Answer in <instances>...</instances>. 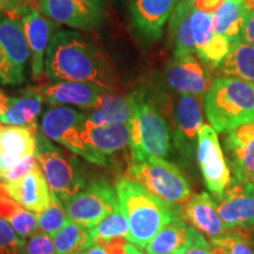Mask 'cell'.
<instances>
[{
  "label": "cell",
  "mask_w": 254,
  "mask_h": 254,
  "mask_svg": "<svg viewBox=\"0 0 254 254\" xmlns=\"http://www.w3.org/2000/svg\"><path fill=\"white\" fill-rule=\"evenodd\" d=\"M46 77L57 81L94 82L111 90L116 74L100 47L77 31H57L45 55Z\"/></svg>",
  "instance_id": "1"
},
{
  "label": "cell",
  "mask_w": 254,
  "mask_h": 254,
  "mask_svg": "<svg viewBox=\"0 0 254 254\" xmlns=\"http://www.w3.org/2000/svg\"><path fill=\"white\" fill-rule=\"evenodd\" d=\"M114 189L120 207L128 219V240L140 249H146L167 224L183 218L179 206L167 204L129 178L119 177Z\"/></svg>",
  "instance_id": "2"
},
{
  "label": "cell",
  "mask_w": 254,
  "mask_h": 254,
  "mask_svg": "<svg viewBox=\"0 0 254 254\" xmlns=\"http://www.w3.org/2000/svg\"><path fill=\"white\" fill-rule=\"evenodd\" d=\"M204 109L217 132H230L245 124H254V85L219 77L204 95Z\"/></svg>",
  "instance_id": "3"
},
{
  "label": "cell",
  "mask_w": 254,
  "mask_h": 254,
  "mask_svg": "<svg viewBox=\"0 0 254 254\" xmlns=\"http://www.w3.org/2000/svg\"><path fill=\"white\" fill-rule=\"evenodd\" d=\"M129 124L132 161L167 157L171 151L170 127L154 105L140 94H136L135 113Z\"/></svg>",
  "instance_id": "4"
},
{
  "label": "cell",
  "mask_w": 254,
  "mask_h": 254,
  "mask_svg": "<svg viewBox=\"0 0 254 254\" xmlns=\"http://www.w3.org/2000/svg\"><path fill=\"white\" fill-rule=\"evenodd\" d=\"M126 177L170 205H184L190 196V184L179 168L161 158L131 161Z\"/></svg>",
  "instance_id": "5"
},
{
  "label": "cell",
  "mask_w": 254,
  "mask_h": 254,
  "mask_svg": "<svg viewBox=\"0 0 254 254\" xmlns=\"http://www.w3.org/2000/svg\"><path fill=\"white\" fill-rule=\"evenodd\" d=\"M36 155L50 190L62 202L84 189L78 159L53 145L43 132H37Z\"/></svg>",
  "instance_id": "6"
},
{
  "label": "cell",
  "mask_w": 254,
  "mask_h": 254,
  "mask_svg": "<svg viewBox=\"0 0 254 254\" xmlns=\"http://www.w3.org/2000/svg\"><path fill=\"white\" fill-rule=\"evenodd\" d=\"M86 117L87 114L71 107L53 106L46 111L41 119V132L50 140L58 142L85 160L100 166L99 158L82 138Z\"/></svg>",
  "instance_id": "7"
},
{
  "label": "cell",
  "mask_w": 254,
  "mask_h": 254,
  "mask_svg": "<svg viewBox=\"0 0 254 254\" xmlns=\"http://www.w3.org/2000/svg\"><path fill=\"white\" fill-rule=\"evenodd\" d=\"M63 204L69 220L91 230L119 207V199L109 183L97 180L64 200Z\"/></svg>",
  "instance_id": "8"
},
{
  "label": "cell",
  "mask_w": 254,
  "mask_h": 254,
  "mask_svg": "<svg viewBox=\"0 0 254 254\" xmlns=\"http://www.w3.org/2000/svg\"><path fill=\"white\" fill-rule=\"evenodd\" d=\"M30 47L19 19L0 15V81L6 86H18L25 81V69Z\"/></svg>",
  "instance_id": "9"
},
{
  "label": "cell",
  "mask_w": 254,
  "mask_h": 254,
  "mask_svg": "<svg viewBox=\"0 0 254 254\" xmlns=\"http://www.w3.org/2000/svg\"><path fill=\"white\" fill-rule=\"evenodd\" d=\"M38 11L56 24L91 32L107 20L104 0H37Z\"/></svg>",
  "instance_id": "10"
},
{
  "label": "cell",
  "mask_w": 254,
  "mask_h": 254,
  "mask_svg": "<svg viewBox=\"0 0 254 254\" xmlns=\"http://www.w3.org/2000/svg\"><path fill=\"white\" fill-rule=\"evenodd\" d=\"M196 155L206 186L215 198L221 199L231 185L232 178L217 131L212 126L202 125L200 128Z\"/></svg>",
  "instance_id": "11"
},
{
  "label": "cell",
  "mask_w": 254,
  "mask_h": 254,
  "mask_svg": "<svg viewBox=\"0 0 254 254\" xmlns=\"http://www.w3.org/2000/svg\"><path fill=\"white\" fill-rule=\"evenodd\" d=\"M165 79L173 91L196 97H204L213 82L208 68L194 55L174 57L165 68Z\"/></svg>",
  "instance_id": "12"
},
{
  "label": "cell",
  "mask_w": 254,
  "mask_h": 254,
  "mask_svg": "<svg viewBox=\"0 0 254 254\" xmlns=\"http://www.w3.org/2000/svg\"><path fill=\"white\" fill-rule=\"evenodd\" d=\"M21 24L31 53L32 77L38 80L45 69V55L55 36L57 24L45 18L38 9L25 7L20 12Z\"/></svg>",
  "instance_id": "13"
},
{
  "label": "cell",
  "mask_w": 254,
  "mask_h": 254,
  "mask_svg": "<svg viewBox=\"0 0 254 254\" xmlns=\"http://www.w3.org/2000/svg\"><path fill=\"white\" fill-rule=\"evenodd\" d=\"M44 99L53 106L72 105L81 109H97L109 90L94 82L57 81L38 87Z\"/></svg>",
  "instance_id": "14"
},
{
  "label": "cell",
  "mask_w": 254,
  "mask_h": 254,
  "mask_svg": "<svg viewBox=\"0 0 254 254\" xmlns=\"http://www.w3.org/2000/svg\"><path fill=\"white\" fill-rule=\"evenodd\" d=\"M217 205L226 230L254 225V183H234Z\"/></svg>",
  "instance_id": "15"
},
{
  "label": "cell",
  "mask_w": 254,
  "mask_h": 254,
  "mask_svg": "<svg viewBox=\"0 0 254 254\" xmlns=\"http://www.w3.org/2000/svg\"><path fill=\"white\" fill-rule=\"evenodd\" d=\"M204 125L202 97L180 94L176 105V133L174 139L179 151L190 155L198 146V134Z\"/></svg>",
  "instance_id": "16"
},
{
  "label": "cell",
  "mask_w": 254,
  "mask_h": 254,
  "mask_svg": "<svg viewBox=\"0 0 254 254\" xmlns=\"http://www.w3.org/2000/svg\"><path fill=\"white\" fill-rule=\"evenodd\" d=\"M178 1L179 0H129L132 23L138 33L148 41L158 40Z\"/></svg>",
  "instance_id": "17"
},
{
  "label": "cell",
  "mask_w": 254,
  "mask_h": 254,
  "mask_svg": "<svg viewBox=\"0 0 254 254\" xmlns=\"http://www.w3.org/2000/svg\"><path fill=\"white\" fill-rule=\"evenodd\" d=\"M37 132L24 126L4 125L0 128V174L36 154Z\"/></svg>",
  "instance_id": "18"
},
{
  "label": "cell",
  "mask_w": 254,
  "mask_h": 254,
  "mask_svg": "<svg viewBox=\"0 0 254 254\" xmlns=\"http://www.w3.org/2000/svg\"><path fill=\"white\" fill-rule=\"evenodd\" d=\"M82 138L88 147L100 158L104 167H110L111 155L123 151L131 142V124L85 127Z\"/></svg>",
  "instance_id": "19"
},
{
  "label": "cell",
  "mask_w": 254,
  "mask_h": 254,
  "mask_svg": "<svg viewBox=\"0 0 254 254\" xmlns=\"http://www.w3.org/2000/svg\"><path fill=\"white\" fill-rule=\"evenodd\" d=\"M182 217L211 240L226 234L227 230L219 215L217 205L207 193L190 196L182 208Z\"/></svg>",
  "instance_id": "20"
},
{
  "label": "cell",
  "mask_w": 254,
  "mask_h": 254,
  "mask_svg": "<svg viewBox=\"0 0 254 254\" xmlns=\"http://www.w3.org/2000/svg\"><path fill=\"white\" fill-rule=\"evenodd\" d=\"M2 186L11 198L34 214H39L50 204L51 190L40 166L20 179Z\"/></svg>",
  "instance_id": "21"
},
{
  "label": "cell",
  "mask_w": 254,
  "mask_h": 254,
  "mask_svg": "<svg viewBox=\"0 0 254 254\" xmlns=\"http://www.w3.org/2000/svg\"><path fill=\"white\" fill-rule=\"evenodd\" d=\"M136 94L125 97L106 94L91 114H87L85 127H99L113 124H128L132 122L135 113Z\"/></svg>",
  "instance_id": "22"
},
{
  "label": "cell",
  "mask_w": 254,
  "mask_h": 254,
  "mask_svg": "<svg viewBox=\"0 0 254 254\" xmlns=\"http://www.w3.org/2000/svg\"><path fill=\"white\" fill-rule=\"evenodd\" d=\"M195 228L189 226L183 218L167 224L146 246L147 254H185L192 243Z\"/></svg>",
  "instance_id": "23"
},
{
  "label": "cell",
  "mask_w": 254,
  "mask_h": 254,
  "mask_svg": "<svg viewBox=\"0 0 254 254\" xmlns=\"http://www.w3.org/2000/svg\"><path fill=\"white\" fill-rule=\"evenodd\" d=\"M44 95L38 87H30L20 97L9 98L7 109L0 116L6 126H24L37 129L36 120L44 103Z\"/></svg>",
  "instance_id": "24"
},
{
  "label": "cell",
  "mask_w": 254,
  "mask_h": 254,
  "mask_svg": "<svg viewBox=\"0 0 254 254\" xmlns=\"http://www.w3.org/2000/svg\"><path fill=\"white\" fill-rule=\"evenodd\" d=\"M224 77L236 78L254 85V46H251L240 37L232 40L231 50L218 66Z\"/></svg>",
  "instance_id": "25"
},
{
  "label": "cell",
  "mask_w": 254,
  "mask_h": 254,
  "mask_svg": "<svg viewBox=\"0 0 254 254\" xmlns=\"http://www.w3.org/2000/svg\"><path fill=\"white\" fill-rule=\"evenodd\" d=\"M0 217L14 228L21 239H27L38 232L37 214L32 213L8 195L0 184Z\"/></svg>",
  "instance_id": "26"
},
{
  "label": "cell",
  "mask_w": 254,
  "mask_h": 254,
  "mask_svg": "<svg viewBox=\"0 0 254 254\" xmlns=\"http://www.w3.org/2000/svg\"><path fill=\"white\" fill-rule=\"evenodd\" d=\"M193 2H178L171 15V32L174 41V57L195 55V44L190 28Z\"/></svg>",
  "instance_id": "27"
},
{
  "label": "cell",
  "mask_w": 254,
  "mask_h": 254,
  "mask_svg": "<svg viewBox=\"0 0 254 254\" xmlns=\"http://www.w3.org/2000/svg\"><path fill=\"white\" fill-rule=\"evenodd\" d=\"M247 12L236 0H225L212 15L215 33L226 37L231 41L240 37Z\"/></svg>",
  "instance_id": "28"
},
{
  "label": "cell",
  "mask_w": 254,
  "mask_h": 254,
  "mask_svg": "<svg viewBox=\"0 0 254 254\" xmlns=\"http://www.w3.org/2000/svg\"><path fill=\"white\" fill-rule=\"evenodd\" d=\"M53 240L58 254H82L94 244L90 230L72 220L53 237Z\"/></svg>",
  "instance_id": "29"
},
{
  "label": "cell",
  "mask_w": 254,
  "mask_h": 254,
  "mask_svg": "<svg viewBox=\"0 0 254 254\" xmlns=\"http://www.w3.org/2000/svg\"><path fill=\"white\" fill-rule=\"evenodd\" d=\"M91 237L93 243H99V241H110L113 239H123L128 240L129 237V225L128 219L126 214L120 207H117L112 213L103 219L97 226L91 228Z\"/></svg>",
  "instance_id": "30"
},
{
  "label": "cell",
  "mask_w": 254,
  "mask_h": 254,
  "mask_svg": "<svg viewBox=\"0 0 254 254\" xmlns=\"http://www.w3.org/2000/svg\"><path fill=\"white\" fill-rule=\"evenodd\" d=\"M226 148L231 155L234 183L254 182V138L244 144Z\"/></svg>",
  "instance_id": "31"
},
{
  "label": "cell",
  "mask_w": 254,
  "mask_h": 254,
  "mask_svg": "<svg viewBox=\"0 0 254 254\" xmlns=\"http://www.w3.org/2000/svg\"><path fill=\"white\" fill-rule=\"evenodd\" d=\"M190 28H192L196 55L200 59L213 43L215 34H217L213 27L212 14L193 8L192 14H190Z\"/></svg>",
  "instance_id": "32"
},
{
  "label": "cell",
  "mask_w": 254,
  "mask_h": 254,
  "mask_svg": "<svg viewBox=\"0 0 254 254\" xmlns=\"http://www.w3.org/2000/svg\"><path fill=\"white\" fill-rule=\"evenodd\" d=\"M37 219L40 230L50 234L52 238L69 221L65 208L63 207L62 200L57 198L52 192H51L49 206L39 214H37Z\"/></svg>",
  "instance_id": "33"
},
{
  "label": "cell",
  "mask_w": 254,
  "mask_h": 254,
  "mask_svg": "<svg viewBox=\"0 0 254 254\" xmlns=\"http://www.w3.org/2000/svg\"><path fill=\"white\" fill-rule=\"evenodd\" d=\"M24 239L5 219L0 217V254H20Z\"/></svg>",
  "instance_id": "34"
},
{
  "label": "cell",
  "mask_w": 254,
  "mask_h": 254,
  "mask_svg": "<svg viewBox=\"0 0 254 254\" xmlns=\"http://www.w3.org/2000/svg\"><path fill=\"white\" fill-rule=\"evenodd\" d=\"M212 243L219 244L225 251V254H254L250 241L239 233H228L212 239Z\"/></svg>",
  "instance_id": "35"
},
{
  "label": "cell",
  "mask_w": 254,
  "mask_h": 254,
  "mask_svg": "<svg viewBox=\"0 0 254 254\" xmlns=\"http://www.w3.org/2000/svg\"><path fill=\"white\" fill-rule=\"evenodd\" d=\"M26 254H58L55 240L45 232H36L32 234L26 244Z\"/></svg>",
  "instance_id": "36"
},
{
  "label": "cell",
  "mask_w": 254,
  "mask_h": 254,
  "mask_svg": "<svg viewBox=\"0 0 254 254\" xmlns=\"http://www.w3.org/2000/svg\"><path fill=\"white\" fill-rule=\"evenodd\" d=\"M38 166H39V163H38L37 155H30V157L25 158L23 161H20V163L15 165L14 167H12L11 170L0 174V184H1V185H5V184L13 183L15 180L25 177L26 174L31 173L32 171L36 170Z\"/></svg>",
  "instance_id": "37"
},
{
  "label": "cell",
  "mask_w": 254,
  "mask_h": 254,
  "mask_svg": "<svg viewBox=\"0 0 254 254\" xmlns=\"http://www.w3.org/2000/svg\"><path fill=\"white\" fill-rule=\"evenodd\" d=\"M127 244L128 240L123 238L110 241H99L88 247L82 254H127Z\"/></svg>",
  "instance_id": "38"
},
{
  "label": "cell",
  "mask_w": 254,
  "mask_h": 254,
  "mask_svg": "<svg viewBox=\"0 0 254 254\" xmlns=\"http://www.w3.org/2000/svg\"><path fill=\"white\" fill-rule=\"evenodd\" d=\"M185 254H211V245L206 241L205 237L195 230L192 243Z\"/></svg>",
  "instance_id": "39"
},
{
  "label": "cell",
  "mask_w": 254,
  "mask_h": 254,
  "mask_svg": "<svg viewBox=\"0 0 254 254\" xmlns=\"http://www.w3.org/2000/svg\"><path fill=\"white\" fill-rule=\"evenodd\" d=\"M240 38L251 46H254V11L246 14Z\"/></svg>",
  "instance_id": "40"
},
{
  "label": "cell",
  "mask_w": 254,
  "mask_h": 254,
  "mask_svg": "<svg viewBox=\"0 0 254 254\" xmlns=\"http://www.w3.org/2000/svg\"><path fill=\"white\" fill-rule=\"evenodd\" d=\"M224 1L225 0H194L193 7L205 13L213 14L218 8H220Z\"/></svg>",
  "instance_id": "41"
},
{
  "label": "cell",
  "mask_w": 254,
  "mask_h": 254,
  "mask_svg": "<svg viewBox=\"0 0 254 254\" xmlns=\"http://www.w3.org/2000/svg\"><path fill=\"white\" fill-rule=\"evenodd\" d=\"M27 0H0V13L1 12H20L25 8Z\"/></svg>",
  "instance_id": "42"
},
{
  "label": "cell",
  "mask_w": 254,
  "mask_h": 254,
  "mask_svg": "<svg viewBox=\"0 0 254 254\" xmlns=\"http://www.w3.org/2000/svg\"><path fill=\"white\" fill-rule=\"evenodd\" d=\"M9 103V98L6 97L4 92L0 91V116L5 112L6 109H7Z\"/></svg>",
  "instance_id": "43"
},
{
  "label": "cell",
  "mask_w": 254,
  "mask_h": 254,
  "mask_svg": "<svg viewBox=\"0 0 254 254\" xmlns=\"http://www.w3.org/2000/svg\"><path fill=\"white\" fill-rule=\"evenodd\" d=\"M236 1L240 2V4L243 5V7L245 8L247 13L254 11V0H236Z\"/></svg>",
  "instance_id": "44"
},
{
  "label": "cell",
  "mask_w": 254,
  "mask_h": 254,
  "mask_svg": "<svg viewBox=\"0 0 254 254\" xmlns=\"http://www.w3.org/2000/svg\"><path fill=\"white\" fill-rule=\"evenodd\" d=\"M127 254H142L140 251L136 249V246L132 245V244H127Z\"/></svg>",
  "instance_id": "45"
},
{
  "label": "cell",
  "mask_w": 254,
  "mask_h": 254,
  "mask_svg": "<svg viewBox=\"0 0 254 254\" xmlns=\"http://www.w3.org/2000/svg\"><path fill=\"white\" fill-rule=\"evenodd\" d=\"M193 1H194V0H179L178 2H193Z\"/></svg>",
  "instance_id": "46"
},
{
  "label": "cell",
  "mask_w": 254,
  "mask_h": 254,
  "mask_svg": "<svg viewBox=\"0 0 254 254\" xmlns=\"http://www.w3.org/2000/svg\"><path fill=\"white\" fill-rule=\"evenodd\" d=\"M0 15H1V13H0Z\"/></svg>",
  "instance_id": "47"
},
{
  "label": "cell",
  "mask_w": 254,
  "mask_h": 254,
  "mask_svg": "<svg viewBox=\"0 0 254 254\" xmlns=\"http://www.w3.org/2000/svg\"><path fill=\"white\" fill-rule=\"evenodd\" d=\"M253 183H254V182H253Z\"/></svg>",
  "instance_id": "48"
}]
</instances>
